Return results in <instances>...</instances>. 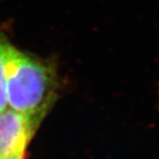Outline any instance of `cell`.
<instances>
[{
  "label": "cell",
  "instance_id": "cell-1",
  "mask_svg": "<svg viewBox=\"0 0 159 159\" xmlns=\"http://www.w3.org/2000/svg\"><path fill=\"white\" fill-rule=\"evenodd\" d=\"M6 91L11 110L41 122L56 99V70L11 44L6 57Z\"/></svg>",
  "mask_w": 159,
  "mask_h": 159
},
{
  "label": "cell",
  "instance_id": "cell-2",
  "mask_svg": "<svg viewBox=\"0 0 159 159\" xmlns=\"http://www.w3.org/2000/svg\"><path fill=\"white\" fill-rule=\"evenodd\" d=\"M40 123L11 109L0 111V158L24 154Z\"/></svg>",
  "mask_w": 159,
  "mask_h": 159
},
{
  "label": "cell",
  "instance_id": "cell-3",
  "mask_svg": "<svg viewBox=\"0 0 159 159\" xmlns=\"http://www.w3.org/2000/svg\"><path fill=\"white\" fill-rule=\"evenodd\" d=\"M11 45L7 36L0 32V111L7 108V91H6V57Z\"/></svg>",
  "mask_w": 159,
  "mask_h": 159
},
{
  "label": "cell",
  "instance_id": "cell-4",
  "mask_svg": "<svg viewBox=\"0 0 159 159\" xmlns=\"http://www.w3.org/2000/svg\"><path fill=\"white\" fill-rule=\"evenodd\" d=\"M23 156L24 154H18V155H12V156L7 157L5 159H23Z\"/></svg>",
  "mask_w": 159,
  "mask_h": 159
},
{
  "label": "cell",
  "instance_id": "cell-5",
  "mask_svg": "<svg viewBox=\"0 0 159 159\" xmlns=\"http://www.w3.org/2000/svg\"><path fill=\"white\" fill-rule=\"evenodd\" d=\"M0 159H1V158H0Z\"/></svg>",
  "mask_w": 159,
  "mask_h": 159
}]
</instances>
